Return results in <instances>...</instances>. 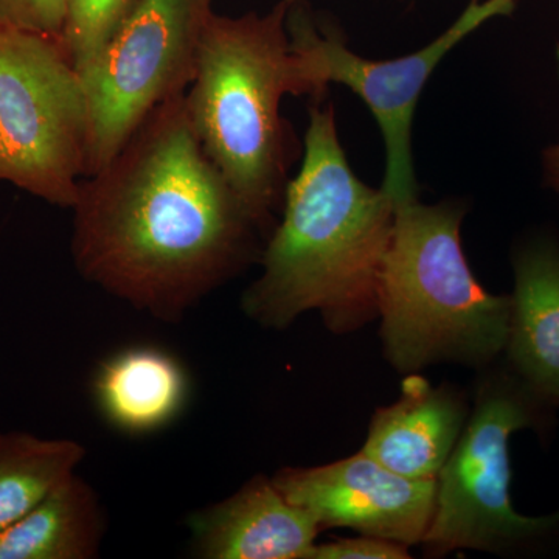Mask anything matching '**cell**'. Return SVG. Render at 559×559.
I'll return each mask as SVG.
<instances>
[{"label":"cell","instance_id":"6da1fadb","mask_svg":"<svg viewBox=\"0 0 559 559\" xmlns=\"http://www.w3.org/2000/svg\"><path fill=\"white\" fill-rule=\"evenodd\" d=\"M70 252L81 277L153 318H186L261 252L263 229L202 150L186 94L153 110L81 179Z\"/></svg>","mask_w":559,"mask_h":559},{"label":"cell","instance_id":"7a4b0ae2","mask_svg":"<svg viewBox=\"0 0 559 559\" xmlns=\"http://www.w3.org/2000/svg\"><path fill=\"white\" fill-rule=\"evenodd\" d=\"M320 103L310 109L304 160L286 187L282 221L261 252L263 271L242 294V311L264 329H288L308 311L336 334L380 318L395 201L353 173L336 112Z\"/></svg>","mask_w":559,"mask_h":559},{"label":"cell","instance_id":"3957f363","mask_svg":"<svg viewBox=\"0 0 559 559\" xmlns=\"http://www.w3.org/2000/svg\"><path fill=\"white\" fill-rule=\"evenodd\" d=\"M289 7L280 0L266 14L213 13L186 91L187 112L202 150L266 235L283 209L297 157L296 139L280 105L288 94L314 100L299 55L290 47Z\"/></svg>","mask_w":559,"mask_h":559},{"label":"cell","instance_id":"277c9868","mask_svg":"<svg viewBox=\"0 0 559 559\" xmlns=\"http://www.w3.org/2000/svg\"><path fill=\"white\" fill-rule=\"evenodd\" d=\"M460 202L395 204L378 311L385 359L403 374L436 364L485 369L502 358L511 296L480 285L463 252Z\"/></svg>","mask_w":559,"mask_h":559},{"label":"cell","instance_id":"5b68a950","mask_svg":"<svg viewBox=\"0 0 559 559\" xmlns=\"http://www.w3.org/2000/svg\"><path fill=\"white\" fill-rule=\"evenodd\" d=\"M554 417L502 358L480 370L468 421L437 477L436 509L421 543L428 557L466 549L527 557L558 543L559 511L524 516L511 499V436L525 429L547 436Z\"/></svg>","mask_w":559,"mask_h":559},{"label":"cell","instance_id":"8992f818","mask_svg":"<svg viewBox=\"0 0 559 559\" xmlns=\"http://www.w3.org/2000/svg\"><path fill=\"white\" fill-rule=\"evenodd\" d=\"M87 142L83 81L61 39L0 27V182L72 209Z\"/></svg>","mask_w":559,"mask_h":559},{"label":"cell","instance_id":"52a82bcc","mask_svg":"<svg viewBox=\"0 0 559 559\" xmlns=\"http://www.w3.org/2000/svg\"><path fill=\"white\" fill-rule=\"evenodd\" d=\"M212 7L213 0H139L81 70L90 108L84 178L105 167L154 109L189 90Z\"/></svg>","mask_w":559,"mask_h":559},{"label":"cell","instance_id":"ba28073f","mask_svg":"<svg viewBox=\"0 0 559 559\" xmlns=\"http://www.w3.org/2000/svg\"><path fill=\"white\" fill-rule=\"evenodd\" d=\"M305 0L290 3V46L304 62L305 72L322 102L331 83H340L366 103L380 124L385 146L382 190L395 201L418 200L412 157V123L419 95L440 61L469 33L492 16H509L518 0H473L468 10L425 49L395 60H367L349 50L333 25L316 20Z\"/></svg>","mask_w":559,"mask_h":559},{"label":"cell","instance_id":"9c48e42d","mask_svg":"<svg viewBox=\"0 0 559 559\" xmlns=\"http://www.w3.org/2000/svg\"><path fill=\"white\" fill-rule=\"evenodd\" d=\"M272 480L322 530L347 527L407 547L423 543L436 509L437 480L401 476L364 451L330 465L283 468Z\"/></svg>","mask_w":559,"mask_h":559},{"label":"cell","instance_id":"30bf717a","mask_svg":"<svg viewBox=\"0 0 559 559\" xmlns=\"http://www.w3.org/2000/svg\"><path fill=\"white\" fill-rule=\"evenodd\" d=\"M189 527L194 555L204 559H307L322 530L264 476L191 514Z\"/></svg>","mask_w":559,"mask_h":559},{"label":"cell","instance_id":"8fae6325","mask_svg":"<svg viewBox=\"0 0 559 559\" xmlns=\"http://www.w3.org/2000/svg\"><path fill=\"white\" fill-rule=\"evenodd\" d=\"M465 393L454 385L433 388L407 374L400 400L371 418L362 451L385 468L414 480H437L468 421Z\"/></svg>","mask_w":559,"mask_h":559},{"label":"cell","instance_id":"7c38bea8","mask_svg":"<svg viewBox=\"0 0 559 559\" xmlns=\"http://www.w3.org/2000/svg\"><path fill=\"white\" fill-rule=\"evenodd\" d=\"M503 362L543 403L559 409V241L536 235L513 253Z\"/></svg>","mask_w":559,"mask_h":559},{"label":"cell","instance_id":"4fadbf2b","mask_svg":"<svg viewBox=\"0 0 559 559\" xmlns=\"http://www.w3.org/2000/svg\"><path fill=\"white\" fill-rule=\"evenodd\" d=\"M190 381L165 349L138 345L103 360L94 378L98 411L114 428L143 436L170 425L186 407Z\"/></svg>","mask_w":559,"mask_h":559},{"label":"cell","instance_id":"5bb4252c","mask_svg":"<svg viewBox=\"0 0 559 559\" xmlns=\"http://www.w3.org/2000/svg\"><path fill=\"white\" fill-rule=\"evenodd\" d=\"M105 511L79 474L0 533V559H92L100 555Z\"/></svg>","mask_w":559,"mask_h":559},{"label":"cell","instance_id":"9a60e30c","mask_svg":"<svg viewBox=\"0 0 559 559\" xmlns=\"http://www.w3.org/2000/svg\"><path fill=\"white\" fill-rule=\"evenodd\" d=\"M84 457L75 440L0 432V533L75 474Z\"/></svg>","mask_w":559,"mask_h":559},{"label":"cell","instance_id":"2e32d148","mask_svg":"<svg viewBox=\"0 0 559 559\" xmlns=\"http://www.w3.org/2000/svg\"><path fill=\"white\" fill-rule=\"evenodd\" d=\"M139 0H66L61 44L73 68L86 69L105 50Z\"/></svg>","mask_w":559,"mask_h":559},{"label":"cell","instance_id":"e0dca14e","mask_svg":"<svg viewBox=\"0 0 559 559\" xmlns=\"http://www.w3.org/2000/svg\"><path fill=\"white\" fill-rule=\"evenodd\" d=\"M64 16L66 0H0V27L61 39Z\"/></svg>","mask_w":559,"mask_h":559},{"label":"cell","instance_id":"ac0fdd59","mask_svg":"<svg viewBox=\"0 0 559 559\" xmlns=\"http://www.w3.org/2000/svg\"><path fill=\"white\" fill-rule=\"evenodd\" d=\"M409 557V547L403 544L362 535L360 538L316 543L307 559H406Z\"/></svg>","mask_w":559,"mask_h":559},{"label":"cell","instance_id":"d6986e66","mask_svg":"<svg viewBox=\"0 0 559 559\" xmlns=\"http://www.w3.org/2000/svg\"><path fill=\"white\" fill-rule=\"evenodd\" d=\"M543 164L547 186L559 193V142L544 151Z\"/></svg>","mask_w":559,"mask_h":559},{"label":"cell","instance_id":"ffe728a7","mask_svg":"<svg viewBox=\"0 0 559 559\" xmlns=\"http://www.w3.org/2000/svg\"><path fill=\"white\" fill-rule=\"evenodd\" d=\"M286 2L294 3V2H300V0H286Z\"/></svg>","mask_w":559,"mask_h":559}]
</instances>
